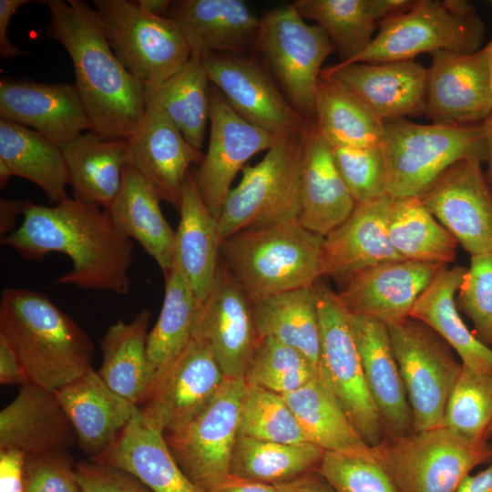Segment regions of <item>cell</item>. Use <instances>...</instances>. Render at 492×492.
I'll return each instance as SVG.
<instances>
[{
  "label": "cell",
  "mask_w": 492,
  "mask_h": 492,
  "mask_svg": "<svg viewBox=\"0 0 492 492\" xmlns=\"http://www.w3.org/2000/svg\"><path fill=\"white\" fill-rule=\"evenodd\" d=\"M1 245L28 261L66 254L71 270L56 284L125 295L130 289L133 242L114 226L104 209L72 197L52 207L26 200L23 220Z\"/></svg>",
  "instance_id": "1"
},
{
  "label": "cell",
  "mask_w": 492,
  "mask_h": 492,
  "mask_svg": "<svg viewBox=\"0 0 492 492\" xmlns=\"http://www.w3.org/2000/svg\"><path fill=\"white\" fill-rule=\"evenodd\" d=\"M50 11L46 34L67 51L74 86L89 121L104 139H128L146 112L142 86L112 50L97 10L81 0H42Z\"/></svg>",
  "instance_id": "2"
},
{
  "label": "cell",
  "mask_w": 492,
  "mask_h": 492,
  "mask_svg": "<svg viewBox=\"0 0 492 492\" xmlns=\"http://www.w3.org/2000/svg\"><path fill=\"white\" fill-rule=\"evenodd\" d=\"M0 335L18 357L28 383L46 389L56 392L93 369L92 340L43 292L5 289Z\"/></svg>",
  "instance_id": "3"
},
{
  "label": "cell",
  "mask_w": 492,
  "mask_h": 492,
  "mask_svg": "<svg viewBox=\"0 0 492 492\" xmlns=\"http://www.w3.org/2000/svg\"><path fill=\"white\" fill-rule=\"evenodd\" d=\"M323 243L295 219L228 237L220 261L253 301L313 285L323 276Z\"/></svg>",
  "instance_id": "4"
},
{
  "label": "cell",
  "mask_w": 492,
  "mask_h": 492,
  "mask_svg": "<svg viewBox=\"0 0 492 492\" xmlns=\"http://www.w3.org/2000/svg\"><path fill=\"white\" fill-rule=\"evenodd\" d=\"M379 146L385 165L386 195L393 199L420 197L461 160H487L483 122L446 126L418 124L405 118L386 119Z\"/></svg>",
  "instance_id": "5"
},
{
  "label": "cell",
  "mask_w": 492,
  "mask_h": 492,
  "mask_svg": "<svg viewBox=\"0 0 492 492\" xmlns=\"http://www.w3.org/2000/svg\"><path fill=\"white\" fill-rule=\"evenodd\" d=\"M312 123L281 135L260 162L243 168L219 217L222 241L244 230L298 219L301 170Z\"/></svg>",
  "instance_id": "6"
},
{
  "label": "cell",
  "mask_w": 492,
  "mask_h": 492,
  "mask_svg": "<svg viewBox=\"0 0 492 492\" xmlns=\"http://www.w3.org/2000/svg\"><path fill=\"white\" fill-rule=\"evenodd\" d=\"M485 24L465 0H417L408 12L386 19L370 45L345 63L413 60L438 51L472 54L482 48Z\"/></svg>",
  "instance_id": "7"
},
{
  "label": "cell",
  "mask_w": 492,
  "mask_h": 492,
  "mask_svg": "<svg viewBox=\"0 0 492 492\" xmlns=\"http://www.w3.org/2000/svg\"><path fill=\"white\" fill-rule=\"evenodd\" d=\"M372 450L400 492H456L473 468L492 458L487 440H468L443 425L384 436Z\"/></svg>",
  "instance_id": "8"
},
{
  "label": "cell",
  "mask_w": 492,
  "mask_h": 492,
  "mask_svg": "<svg viewBox=\"0 0 492 492\" xmlns=\"http://www.w3.org/2000/svg\"><path fill=\"white\" fill-rule=\"evenodd\" d=\"M335 50L323 28L307 24L290 4L261 17L252 52L263 57L291 105L303 118L313 120L322 65Z\"/></svg>",
  "instance_id": "9"
},
{
  "label": "cell",
  "mask_w": 492,
  "mask_h": 492,
  "mask_svg": "<svg viewBox=\"0 0 492 492\" xmlns=\"http://www.w3.org/2000/svg\"><path fill=\"white\" fill-rule=\"evenodd\" d=\"M116 56L147 93L179 71L192 53L168 16L144 12L136 1L94 0Z\"/></svg>",
  "instance_id": "10"
},
{
  "label": "cell",
  "mask_w": 492,
  "mask_h": 492,
  "mask_svg": "<svg viewBox=\"0 0 492 492\" xmlns=\"http://www.w3.org/2000/svg\"><path fill=\"white\" fill-rule=\"evenodd\" d=\"M313 289L320 325L318 376L366 445L375 446L384 431L365 382L348 312L326 284L317 281Z\"/></svg>",
  "instance_id": "11"
},
{
  "label": "cell",
  "mask_w": 492,
  "mask_h": 492,
  "mask_svg": "<svg viewBox=\"0 0 492 492\" xmlns=\"http://www.w3.org/2000/svg\"><path fill=\"white\" fill-rule=\"evenodd\" d=\"M387 328L415 432L441 426L463 364L436 332L416 319L409 316Z\"/></svg>",
  "instance_id": "12"
},
{
  "label": "cell",
  "mask_w": 492,
  "mask_h": 492,
  "mask_svg": "<svg viewBox=\"0 0 492 492\" xmlns=\"http://www.w3.org/2000/svg\"><path fill=\"white\" fill-rule=\"evenodd\" d=\"M245 387L243 377H226L216 395L192 419L176 431L164 434L181 470L204 492L231 475Z\"/></svg>",
  "instance_id": "13"
},
{
  "label": "cell",
  "mask_w": 492,
  "mask_h": 492,
  "mask_svg": "<svg viewBox=\"0 0 492 492\" xmlns=\"http://www.w3.org/2000/svg\"><path fill=\"white\" fill-rule=\"evenodd\" d=\"M210 83L249 123L274 135L302 130L313 120L289 102L266 66L243 55L200 56Z\"/></svg>",
  "instance_id": "14"
},
{
  "label": "cell",
  "mask_w": 492,
  "mask_h": 492,
  "mask_svg": "<svg viewBox=\"0 0 492 492\" xmlns=\"http://www.w3.org/2000/svg\"><path fill=\"white\" fill-rule=\"evenodd\" d=\"M210 97L209 146L194 179L203 201L219 219L237 173L251 157L268 150L281 135L243 119L214 86Z\"/></svg>",
  "instance_id": "15"
},
{
  "label": "cell",
  "mask_w": 492,
  "mask_h": 492,
  "mask_svg": "<svg viewBox=\"0 0 492 492\" xmlns=\"http://www.w3.org/2000/svg\"><path fill=\"white\" fill-rule=\"evenodd\" d=\"M481 163L468 159L454 164L419 197L471 255L492 252V190Z\"/></svg>",
  "instance_id": "16"
},
{
  "label": "cell",
  "mask_w": 492,
  "mask_h": 492,
  "mask_svg": "<svg viewBox=\"0 0 492 492\" xmlns=\"http://www.w3.org/2000/svg\"><path fill=\"white\" fill-rule=\"evenodd\" d=\"M192 337L212 353L225 377H243L259 339L251 299L220 261L214 284L197 309Z\"/></svg>",
  "instance_id": "17"
},
{
  "label": "cell",
  "mask_w": 492,
  "mask_h": 492,
  "mask_svg": "<svg viewBox=\"0 0 492 492\" xmlns=\"http://www.w3.org/2000/svg\"><path fill=\"white\" fill-rule=\"evenodd\" d=\"M225 378L209 347L192 337L158 381L140 412L163 434L176 431L210 401Z\"/></svg>",
  "instance_id": "18"
},
{
  "label": "cell",
  "mask_w": 492,
  "mask_h": 492,
  "mask_svg": "<svg viewBox=\"0 0 492 492\" xmlns=\"http://www.w3.org/2000/svg\"><path fill=\"white\" fill-rule=\"evenodd\" d=\"M431 56L425 116L438 125L482 123L492 113L484 46L472 54L438 51Z\"/></svg>",
  "instance_id": "19"
},
{
  "label": "cell",
  "mask_w": 492,
  "mask_h": 492,
  "mask_svg": "<svg viewBox=\"0 0 492 492\" xmlns=\"http://www.w3.org/2000/svg\"><path fill=\"white\" fill-rule=\"evenodd\" d=\"M321 76L343 87L382 120L425 115L427 68L414 60L337 63Z\"/></svg>",
  "instance_id": "20"
},
{
  "label": "cell",
  "mask_w": 492,
  "mask_h": 492,
  "mask_svg": "<svg viewBox=\"0 0 492 492\" xmlns=\"http://www.w3.org/2000/svg\"><path fill=\"white\" fill-rule=\"evenodd\" d=\"M446 266L409 260L383 263L352 277L337 297L350 313L395 324L409 317L420 295Z\"/></svg>",
  "instance_id": "21"
},
{
  "label": "cell",
  "mask_w": 492,
  "mask_h": 492,
  "mask_svg": "<svg viewBox=\"0 0 492 492\" xmlns=\"http://www.w3.org/2000/svg\"><path fill=\"white\" fill-rule=\"evenodd\" d=\"M0 119L29 128L59 147L85 130L89 121L74 84L33 80L0 81Z\"/></svg>",
  "instance_id": "22"
},
{
  "label": "cell",
  "mask_w": 492,
  "mask_h": 492,
  "mask_svg": "<svg viewBox=\"0 0 492 492\" xmlns=\"http://www.w3.org/2000/svg\"><path fill=\"white\" fill-rule=\"evenodd\" d=\"M129 164L149 183L160 200L179 210L192 164L204 153L190 144L158 108H146L136 132L128 139Z\"/></svg>",
  "instance_id": "23"
},
{
  "label": "cell",
  "mask_w": 492,
  "mask_h": 492,
  "mask_svg": "<svg viewBox=\"0 0 492 492\" xmlns=\"http://www.w3.org/2000/svg\"><path fill=\"white\" fill-rule=\"evenodd\" d=\"M393 198L359 203L340 226L323 237V275L344 284L372 267L404 260L393 247L388 220Z\"/></svg>",
  "instance_id": "24"
},
{
  "label": "cell",
  "mask_w": 492,
  "mask_h": 492,
  "mask_svg": "<svg viewBox=\"0 0 492 492\" xmlns=\"http://www.w3.org/2000/svg\"><path fill=\"white\" fill-rule=\"evenodd\" d=\"M365 382L382 420L384 436L415 432L406 391L384 323L348 313Z\"/></svg>",
  "instance_id": "25"
},
{
  "label": "cell",
  "mask_w": 492,
  "mask_h": 492,
  "mask_svg": "<svg viewBox=\"0 0 492 492\" xmlns=\"http://www.w3.org/2000/svg\"><path fill=\"white\" fill-rule=\"evenodd\" d=\"M168 17L198 56L252 52L261 26V17L241 0L171 1Z\"/></svg>",
  "instance_id": "26"
},
{
  "label": "cell",
  "mask_w": 492,
  "mask_h": 492,
  "mask_svg": "<svg viewBox=\"0 0 492 492\" xmlns=\"http://www.w3.org/2000/svg\"><path fill=\"white\" fill-rule=\"evenodd\" d=\"M75 429L56 392L27 383L0 412V450L26 456L68 450Z\"/></svg>",
  "instance_id": "27"
},
{
  "label": "cell",
  "mask_w": 492,
  "mask_h": 492,
  "mask_svg": "<svg viewBox=\"0 0 492 492\" xmlns=\"http://www.w3.org/2000/svg\"><path fill=\"white\" fill-rule=\"evenodd\" d=\"M82 451L102 454L128 424L138 406L110 389L94 369L56 391Z\"/></svg>",
  "instance_id": "28"
},
{
  "label": "cell",
  "mask_w": 492,
  "mask_h": 492,
  "mask_svg": "<svg viewBox=\"0 0 492 492\" xmlns=\"http://www.w3.org/2000/svg\"><path fill=\"white\" fill-rule=\"evenodd\" d=\"M91 460L124 470L153 492H204L181 470L162 431L136 412L114 442Z\"/></svg>",
  "instance_id": "29"
},
{
  "label": "cell",
  "mask_w": 492,
  "mask_h": 492,
  "mask_svg": "<svg viewBox=\"0 0 492 492\" xmlns=\"http://www.w3.org/2000/svg\"><path fill=\"white\" fill-rule=\"evenodd\" d=\"M356 205L335 166L332 147L313 121L301 170L299 221L325 237L349 218Z\"/></svg>",
  "instance_id": "30"
},
{
  "label": "cell",
  "mask_w": 492,
  "mask_h": 492,
  "mask_svg": "<svg viewBox=\"0 0 492 492\" xmlns=\"http://www.w3.org/2000/svg\"><path fill=\"white\" fill-rule=\"evenodd\" d=\"M179 211L173 266L185 277L200 304L214 284L222 240L219 219L203 201L190 172L183 186Z\"/></svg>",
  "instance_id": "31"
},
{
  "label": "cell",
  "mask_w": 492,
  "mask_h": 492,
  "mask_svg": "<svg viewBox=\"0 0 492 492\" xmlns=\"http://www.w3.org/2000/svg\"><path fill=\"white\" fill-rule=\"evenodd\" d=\"M159 201L154 189L128 164L118 195L105 210L117 230L135 240L164 273L174 264L175 231L165 219Z\"/></svg>",
  "instance_id": "32"
},
{
  "label": "cell",
  "mask_w": 492,
  "mask_h": 492,
  "mask_svg": "<svg viewBox=\"0 0 492 492\" xmlns=\"http://www.w3.org/2000/svg\"><path fill=\"white\" fill-rule=\"evenodd\" d=\"M73 197L106 210L118 195L129 164L128 141L82 133L60 146Z\"/></svg>",
  "instance_id": "33"
},
{
  "label": "cell",
  "mask_w": 492,
  "mask_h": 492,
  "mask_svg": "<svg viewBox=\"0 0 492 492\" xmlns=\"http://www.w3.org/2000/svg\"><path fill=\"white\" fill-rule=\"evenodd\" d=\"M466 269L446 266L420 295L409 316L436 332L458 354L462 364L492 374V349L469 331L456 307V294Z\"/></svg>",
  "instance_id": "34"
},
{
  "label": "cell",
  "mask_w": 492,
  "mask_h": 492,
  "mask_svg": "<svg viewBox=\"0 0 492 492\" xmlns=\"http://www.w3.org/2000/svg\"><path fill=\"white\" fill-rule=\"evenodd\" d=\"M12 177L26 179L55 204L66 200L69 177L58 145L40 133L0 119V187Z\"/></svg>",
  "instance_id": "35"
},
{
  "label": "cell",
  "mask_w": 492,
  "mask_h": 492,
  "mask_svg": "<svg viewBox=\"0 0 492 492\" xmlns=\"http://www.w3.org/2000/svg\"><path fill=\"white\" fill-rule=\"evenodd\" d=\"M149 309L141 310L129 323L118 320L101 340L102 364L97 371L118 395L138 406L147 399L150 376L147 354Z\"/></svg>",
  "instance_id": "36"
},
{
  "label": "cell",
  "mask_w": 492,
  "mask_h": 492,
  "mask_svg": "<svg viewBox=\"0 0 492 492\" xmlns=\"http://www.w3.org/2000/svg\"><path fill=\"white\" fill-rule=\"evenodd\" d=\"M259 337L274 338L303 353L317 367L320 325L313 285L251 301Z\"/></svg>",
  "instance_id": "37"
},
{
  "label": "cell",
  "mask_w": 492,
  "mask_h": 492,
  "mask_svg": "<svg viewBox=\"0 0 492 492\" xmlns=\"http://www.w3.org/2000/svg\"><path fill=\"white\" fill-rule=\"evenodd\" d=\"M163 275V302L158 321L149 332L147 341L150 376L148 396L165 371L190 342L199 306L192 288L175 266Z\"/></svg>",
  "instance_id": "38"
},
{
  "label": "cell",
  "mask_w": 492,
  "mask_h": 492,
  "mask_svg": "<svg viewBox=\"0 0 492 492\" xmlns=\"http://www.w3.org/2000/svg\"><path fill=\"white\" fill-rule=\"evenodd\" d=\"M209 82L200 56L192 54L179 71L145 93L146 108L160 110L200 150L210 119Z\"/></svg>",
  "instance_id": "39"
},
{
  "label": "cell",
  "mask_w": 492,
  "mask_h": 492,
  "mask_svg": "<svg viewBox=\"0 0 492 492\" xmlns=\"http://www.w3.org/2000/svg\"><path fill=\"white\" fill-rule=\"evenodd\" d=\"M314 124L332 148L379 145L384 120L336 82L320 76Z\"/></svg>",
  "instance_id": "40"
},
{
  "label": "cell",
  "mask_w": 492,
  "mask_h": 492,
  "mask_svg": "<svg viewBox=\"0 0 492 492\" xmlns=\"http://www.w3.org/2000/svg\"><path fill=\"white\" fill-rule=\"evenodd\" d=\"M324 451L309 443L283 444L238 435L230 474L277 486L318 468Z\"/></svg>",
  "instance_id": "41"
},
{
  "label": "cell",
  "mask_w": 492,
  "mask_h": 492,
  "mask_svg": "<svg viewBox=\"0 0 492 492\" xmlns=\"http://www.w3.org/2000/svg\"><path fill=\"white\" fill-rule=\"evenodd\" d=\"M282 396L308 441L324 452L369 446L318 375L296 391Z\"/></svg>",
  "instance_id": "42"
},
{
  "label": "cell",
  "mask_w": 492,
  "mask_h": 492,
  "mask_svg": "<svg viewBox=\"0 0 492 492\" xmlns=\"http://www.w3.org/2000/svg\"><path fill=\"white\" fill-rule=\"evenodd\" d=\"M293 7L302 18L326 32L345 63L364 51L384 21L380 0H296Z\"/></svg>",
  "instance_id": "43"
},
{
  "label": "cell",
  "mask_w": 492,
  "mask_h": 492,
  "mask_svg": "<svg viewBox=\"0 0 492 492\" xmlns=\"http://www.w3.org/2000/svg\"><path fill=\"white\" fill-rule=\"evenodd\" d=\"M388 234L404 260L447 265L455 259L457 241L419 197L393 199Z\"/></svg>",
  "instance_id": "44"
},
{
  "label": "cell",
  "mask_w": 492,
  "mask_h": 492,
  "mask_svg": "<svg viewBox=\"0 0 492 492\" xmlns=\"http://www.w3.org/2000/svg\"><path fill=\"white\" fill-rule=\"evenodd\" d=\"M318 375L317 367L301 351L274 338L259 337L244 380L284 395Z\"/></svg>",
  "instance_id": "45"
},
{
  "label": "cell",
  "mask_w": 492,
  "mask_h": 492,
  "mask_svg": "<svg viewBox=\"0 0 492 492\" xmlns=\"http://www.w3.org/2000/svg\"><path fill=\"white\" fill-rule=\"evenodd\" d=\"M442 425L468 440H487L492 432V374L462 365Z\"/></svg>",
  "instance_id": "46"
},
{
  "label": "cell",
  "mask_w": 492,
  "mask_h": 492,
  "mask_svg": "<svg viewBox=\"0 0 492 492\" xmlns=\"http://www.w3.org/2000/svg\"><path fill=\"white\" fill-rule=\"evenodd\" d=\"M239 434L283 444L309 442L282 395L247 383L241 402Z\"/></svg>",
  "instance_id": "47"
},
{
  "label": "cell",
  "mask_w": 492,
  "mask_h": 492,
  "mask_svg": "<svg viewBox=\"0 0 492 492\" xmlns=\"http://www.w3.org/2000/svg\"><path fill=\"white\" fill-rule=\"evenodd\" d=\"M318 469L335 492H400L371 446L324 452Z\"/></svg>",
  "instance_id": "48"
},
{
  "label": "cell",
  "mask_w": 492,
  "mask_h": 492,
  "mask_svg": "<svg viewBox=\"0 0 492 492\" xmlns=\"http://www.w3.org/2000/svg\"><path fill=\"white\" fill-rule=\"evenodd\" d=\"M332 152L338 172L357 204L386 195L385 165L379 145L335 147Z\"/></svg>",
  "instance_id": "49"
},
{
  "label": "cell",
  "mask_w": 492,
  "mask_h": 492,
  "mask_svg": "<svg viewBox=\"0 0 492 492\" xmlns=\"http://www.w3.org/2000/svg\"><path fill=\"white\" fill-rule=\"evenodd\" d=\"M456 300L472 322L477 337L492 344V252L471 255Z\"/></svg>",
  "instance_id": "50"
},
{
  "label": "cell",
  "mask_w": 492,
  "mask_h": 492,
  "mask_svg": "<svg viewBox=\"0 0 492 492\" xmlns=\"http://www.w3.org/2000/svg\"><path fill=\"white\" fill-rule=\"evenodd\" d=\"M23 492H82L67 450L26 456Z\"/></svg>",
  "instance_id": "51"
},
{
  "label": "cell",
  "mask_w": 492,
  "mask_h": 492,
  "mask_svg": "<svg viewBox=\"0 0 492 492\" xmlns=\"http://www.w3.org/2000/svg\"><path fill=\"white\" fill-rule=\"evenodd\" d=\"M82 492H153L131 474L93 460L76 464Z\"/></svg>",
  "instance_id": "52"
},
{
  "label": "cell",
  "mask_w": 492,
  "mask_h": 492,
  "mask_svg": "<svg viewBox=\"0 0 492 492\" xmlns=\"http://www.w3.org/2000/svg\"><path fill=\"white\" fill-rule=\"evenodd\" d=\"M26 456L13 449L0 450V492H23Z\"/></svg>",
  "instance_id": "53"
},
{
  "label": "cell",
  "mask_w": 492,
  "mask_h": 492,
  "mask_svg": "<svg viewBox=\"0 0 492 492\" xmlns=\"http://www.w3.org/2000/svg\"><path fill=\"white\" fill-rule=\"evenodd\" d=\"M27 383L18 357L7 341L0 335V384L23 386Z\"/></svg>",
  "instance_id": "54"
},
{
  "label": "cell",
  "mask_w": 492,
  "mask_h": 492,
  "mask_svg": "<svg viewBox=\"0 0 492 492\" xmlns=\"http://www.w3.org/2000/svg\"><path fill=\"white\" fill-rule=\"evenodd\" d=\"M27 0H0V56L11 58L23 56L25 53L11 44L7 37L9 22L15 12Z\"/></svg>",
  "instance_id": "55"
},
{
  "label": "cell",
  "mask_w": 492,
  "mask_h": 492,
  "mask_svg": "<svg viewBox=\"0 0 492 492\" xmlns=\"http://www.w3.org/2000/svg\"><path fill=\"white\" fill-rule=\"evenodd\" d=\"M275 487L277 492H335L318 468Z\"/></svg>",
  "instance_id": "56"
},
{
  "label": "cell",
  "mask_w": 492,
  "mask_h": 492,
  "mask_svg": "<svg viewBox=\"0 0 492 492\" xmlns=\"http://www.w3.org/2000/svg\"><path fill=\"white\" fill-rule=\"evenodd\" d=\"M26 200H0V237L1 239L13 232L16 227L19 215H24Z\"/></svg>",
  "instance_id": "57"
},
{
  "label": "cell",
  "mask_w": 492,
  "mask_h": 492,
  "mask_svg": "<svg viewBox=\"0 0 492 492\" xmlns=\"http://www.w3.org/2000/svg\"><path fill=\"white\" fill-rule=\"evenodd\" d=\"M209 492H277L276 487L230 475Z\"/></svg>",
  "instance_id": "58"
},
{
  "label": "cell",
  "mask_w": 492,
  "mask_h": 492,
  "mask_svg": "<svg viewBox=\"0 0 492 492\" xmlns=\"http://www.w3.org/2000/svg\"><path fill=\"white\" fill-rule=\"evenodd\" d=\"M456 492H492V461L484 470L468 475Z\"/></svg>",
  "instance_id": "59"
},
{
  "label": "cell",
  "mask_w": 492,
  "mask_h": 492,
  "mask_svg": "<svg viewBox=\"0 0 492 492\" xmlns=\"http://www.w3.org/2000/svg\"><path fill=\"white\" fill-rule=\"evenodd\" d=\"M138 6L146 13L162 16L168 11L171 1L169 0H138L136 1Z\"/></svg>",
  "instance_id": "60"
},
{
  "label": "cell",
  "mask_w": 492,
  "mask_h": 492,
  "mask_svg": "<svg viewBox=\"0 0 492 492\" xmlns=\"http://www.w3.org/2000/svg\"><path fill=\"white\" fill-rule=\"evenodd\" d=\"M487 142V182L492 190V113L483 121Z\"/></svg>",
  "instance_id": "61"
},
{
  "label": "cell",
  "mask_w": 492,
  "mask_h": 492,
  "mask_svg": "<svg viewBox=\"0 0 492 492\" xmlns=\"http://www.w3.org/2000/svg\"><path fill=\"white\" fill-rule=\"evenodd\" d=\"M484 49L486 51L489 86L492 94V36L488 43L484 46Z\"/></svg>",
  "instance_id": "62"
},
{
  "label": "cell",
  "mask_w": 492,
  "mask_h": 492,
  "mask_svg": "<svg viewBox=\"0 0 492 492\" xmlns=\"http://www.w3.org/2000/svg\"><path fill=\"white\" fill-rule=\"evenodd\" d=\"M491 5H492V1H490Z\"/></svg>",
  "instance_id": "63"
}]
</instances>
